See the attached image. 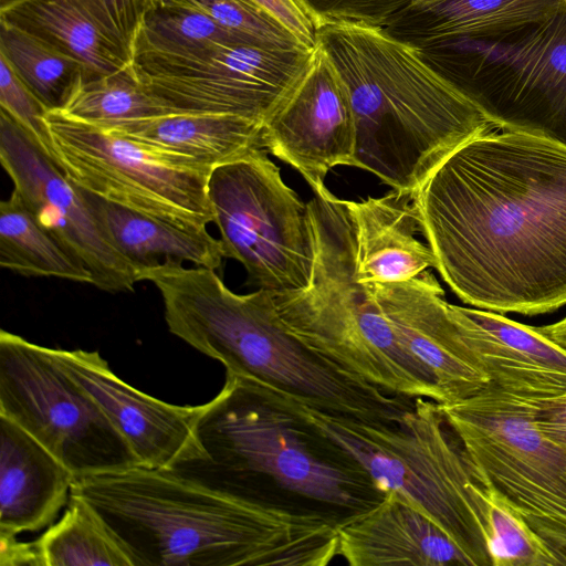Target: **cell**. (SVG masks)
<instances>
[{"mask_svg":"<svg viewBox=\"0 0 566 566\" xmlns=\"http://www.w3.org/2000/svg\"><path fill=\"white\" fill-rule=\"evenodd\" d=\"M345 203L354 226L360 283L402 282L436 268L431 249L416 238L420 224L411 195L392 190Z\"/></svg>","mask_w":566,"mask_h":566,"instance_id":"obj_22","label":"cell"},{"mask_svg":"<svg viewBox=\"0 0 566 566\" xmlns=\"http://www.w3.org/2000/svg\"><path fill=\"white\" fill-rule=\"evenodd\" d=\"M268 153L297 170L313 192L337 166L354 167L356 127L346 83L316 44L305 74L263 123Z\"/></svg>","mask_w":566,"mask_h":566,"instance_id":"obj_15","label":"cell"},{"mask_svg":"<svg viewBox=\"0 0 566 566\" xmlns=\"http://www.w3.org/2000/svg\"><path fill=\"white\" fill-rule=\"evenodd\" d=\"M45 122L52 157L80 188L177 227L213 222L208 197L212 169L62 112H48Z\"/></svg>","mask_w":566,"mask_h":566,"instance_id":"obj_10","label":"cell"},{"mask_svg":"<svg viewBox=\"0 0 566 566\" xmlns=\"http://www.w3.org/2000/svg\"><path fill=\"white\" fill-rule=\"evenodd\" d=\"M231 41L247 40L227 31L195 9L154 0L142 24L135 56L185 54Z\"/></svg>","mask_w":566,"mask_h":566,"instance_id":"obj_31","label":"cell"},{"mask_svg":"<svg viewBox=\"0 0 566 566\" xmlns=\"http://www.w3.org/2000/svg\"><path fill=\"white\" fill-rule=\"evenodd\" d=\"M107 239L139 275L166 263L190 262L217 270L224 251L207 228H181L107 201L83 189Z\"/></svg>","mask_w":566,"mask_h":566,"instance_id":"obj_24","label":"cell"},{"mask_svg":"<svg viewBox=\"0 0 566 566\" xmlns=\"http://www.w3.org/2000/svg\"><path fill=\"white\" fill-rule=\"evenodd\" d=\"M287 398L307 421L350 454L379 490L440 526L472 566L491 565L480 480L437 401L415 398L390 421H365Z\"/></svg>","mask_w":566,"mask_h":566,"instance_id":"obj_7","label":"cell"},{"mask_svg":"<svg viewBox=\"0 0 566 566\" xmlns=\"http://www.w3.org/2000/svg\"><path fill=\"white\" fill-rule=\"evenodd\" d=\"M474 469L480 480L484 503L491 565H565L562 556L532 527L485 473L475 465Z\"/></svg>","mask_w":566,"mask_h":566,"instance_id":"obj_29","label":"cell"},{"mask_svg":"<svg viewBox=\"0 0 566 566\" xmlns=\"http://www.w3.org/2000/svg\"><path fill=\"white\" fill-rule=\"evenodd\" d=\"M0 109L18 122L51 155V138L45 122L46 108L1 56Z\"/></svg>","mask_w":566,"mask_h":566,"instance_id":"obj_33","label":"cell"},{"mask_svg":"<svg viewBox=\"0 0 566 566\" xmlns=\"http://www.w3.org/2000/svg\"><path fill=\"white\" fill-rule=\"evenodd\" d=\"M370 285L403 350L433 377L442 403L465 399L490 384L470 363L459 321L430 271Z\"/></svg>","mask_w":566,"mask_h":566,"instance_id":"obj_17","label":"cell"},{"mask_svg":"<svg viewBox=\"0 0 566 566\" xmlns=\"http://www.w3.org/2000/svg\"><path fill=\"white\" fill-rule=\"evenodd\" d=\"M317 43L347 85L354 167L413 195L463 143L496 128L421 51L360 18L321 13Z\"/></svg>","mask_w":566,"mask_h":566,"instance_id":"obj_4","label":"cell"},{"mask_svg":"<svg viewBox=\"0 0 566 566\" xmlns=\"http://www.w3.org/2000/svg\"><path fill=\"white\" fill-rule=\"evenodd\" d=\"M208 197L224 256L243 265L249 284L272 294L308 286L315 252L307 206L266 150L213 168Z\"/></svg>","mask_w":566,"mask_h":566,"instance_id":"obj_11","label":"cell"},{"mask_svg":"<svg viewBox=\"0 0 566 566\" xmlns=\"http://www.w3.org/2000/svg\"><path fill=\"white\" fill-rule=\"evenodd\" d=\"M0 56L48 112L64 111L86 81L80 62L3 22H0Z\"/></svg>","mask_w":566,"mask_h":566,"instance_id":"obj_27","label":"cell"},{"mask_svg":"<svg viewBox=\"0 0 566 566\" xmlns=\"http://www.w3.org/2000/svg\"><path fill=\"white\" fill-rule=\"evenodd\" d=\"M436 270L467 304L534 316L566 305V146L479 135L412 195Z\"/></svg>","mask_w":566,"mask_h":566,"instance_id":"obj_1","label":"cell"},{"mask_svg":"<svg viewBox=\"0 0 566 566\" xmlns=\"http://www.w3.org/2000/svg\"><path fill=\"white\" fill-rule=\"evenodd\" d=\"M160 292L176 335L219 360L227 373L252 379L298 402L365 421H390L412 403L386 392L308 348L283 323L271 292L231 291L203 266L166 263L144 272Z\"/></svg>","mask_w":566,"mask_h":566,"instance_id":"obj_5","label":"cell"},{"mask_svg":"<svg viewBox=\"0 0 566 566\" xmlns=\"http://www.w3.org/2000/svg\"><path fill=\"white\" fill-rule=\"evenodd\" d=\"M133 566H326L338 555L328 520L224 496L135 467L74 481Z\"/></svg>","mask_w":566,"mask_h":566,"instance_id":"obj_3","label":"cell"},{"mask_svg":"<svg viewBox=\"0 0 566 566\" xmlns=\"http://www.w3.org/2000/svg\"><path fill=\"white\" fill-rule=\"evenodd\" d=\"M538 329L548 338L566 348V317L556 323L541 326Z\"/></svg>","mask_w":566,"mask_h":566,"instance_id":"obj_37","label":"cell"},{"mask_svg":"<svg viewBox=\"0 0 566 566\" xmlns=\"http://www.w3.org/2000/svg\"><path fill=\"white\" fill-rule=\"evenodd\" d=\"M0 161L34 218L91 272L93 285L107 292L134 290L135 269L105 235L83 189L2 109Z\"/></svg>","mask_w":566,"mask_h":566,"instance_id":"obj_14","label":"cell"},{"mask_svg":"<svg viewBox=\"0 0 566 566\" xmlns=\"http://www.w3.org/2000/svg\"><path fill=\"white\" fill-rule=\"evenodd\" d=\"M0 265L24 276L92 284L91 272L39 223L14 189L0 202Z\"/></svg>","mask_w":566,"mask_h":566,"instance_id":"obj_25","label":"cell"},{"mask_svg":"<svg viewBox=\"0 0 566 566\" xmlns=\"http://www.w3.org/2000/svg\"><path fill=\"white\" fill-rule=\"evenodd\" d=\"M537 423L541 430L566 453V399L539 403Z\"/></svg>","mask_w":566,"mask_h":566,"instance_id":"obj_36","label":"cell"},{"mask_svg":"<svg viewBox=\"0 0 566 566\" xmlns=\"http://www.w3.org/2000/svg\"><path fill=\"white\" fill-rule=\"evenodd\" d=\"M340 1H342V0H340ZM340 1H339V3H340Z\"/></svg>","mask_w":566,"mask_h":566,"instance_id":"obj_39","label":"cell"},{"mask_svg":"<svg viewBox=\"0 0 566 566\" xmlns=\"http://www.w3.org/2000/svg\"><path fill=\"white\" fill-rule=\"evenodd\" d=\"M161 1L195 9L227 31L252 43L277 48H305L272 14L253 0Z\"/></svg>","mask_w":566,"mask_h":566,"instance_id":"obj_32","label":"cell"},{"mask_svg":"<svg viewBox=\"0 0 566 566\" xmlns=\"http://www.w3.org/2000/svg\"><path fill=\"white\" fill-rule=\"evenodd\" d=\"M17 536L0 534V565L44 566L38 542H20Z\"/></svg>","mask_w":566,"mask_h":566,"instance_id":"obj_35","label":"cell"},{"mask_svg":"<svg viewBox=\"0 0 566 566\" xmlns=\"http://www.w3.org/2000/svg\"><path fill=\"white\" fill-rule=\"evenodd\" d=\"M451 307L469 360L490 384L537 403L566 399V348L502 314Z\"/></svg>","mask_w":566,"mask_h":566,"instance_id":"obj_19","label":"cell"},{"mask_svg":"<svg viewBox=\"0 0 566 566\" xmlns=\"http://www.w3.org/2000/svg\"><path fill=\"white\" fill-rule=\"evenodd\" d=\"M74 481L54 454L0 415V534L38 532L53 524Z\"/></svg>","mask_w":566,"mask_h":566,"instance_id":"obj_21","label":"cell"},{"mask_svg":"<svg viewBox=\"0 0 566 566\" xmlns=\"http://www.w3.org/2000/svg\"><path fill=\"white\" fill-rule=\"evenodd\" d=\"M337 532L338 555L350 566H472L440 526L390 493Z\"/></svg>","mask_w":566,"mask_h":566,"instance_id":"obj_20","label":"cell"},{"mask_svg":"<svg viewBox=\"0 0 566 566\" xmlns=\"http://www.w3.org/2000/svg\"><path fill=\"white\" fill-rule=\"evenodd\" d=\"M433 1H437V0H409L412 8H418V7H421L423 4H427V3H430Z\"/></svg>","mask_w":566,"mask_h":566,"instance_id":"obj_38","label":"cell"},{"mask_svg":"<svg viewBox=\"0 0 566 566\" xmlns=\"http://www.w3.org/2000/svg\"><path fill=\"white\" fill-rule=\"evenodd\" d=\"M54 355L98 403L142 467L166 470L193 444L200 406L170 405L144 394L117 377L98 352L54 349Z\"/></svg>","mask_w":566,"mask_h":566,"instance_id":"obj_18","label":"cell"},{"mask_svg":"<svg viewBox=\"0 0 566 566\" xmlns=\"http://www.w3.org/2000/svg\"><path fill=\"white\" fill-rule=\"evenodd\" d=\"M253 1L272 14L303 46H316L321 13L308 0Z\"/></svg>","mask_w":566,"mask_h":566,"instance_id":"obj_34","label":"cell"},{"mask_svg":"<svg viewBox=\"0 0 566 566\" xmlns=\"http://www.w3.org/2000/svg\"><path fill=\"white\" fill-rule=\"evenodd\" d=\"M0 415L54 454L75 480L142 467L54 349L0 332Z\"/></svg>","mask_w":566,"mask_h":566,"instance_id":"obj_12","label":"cell"},{"mask_svg":"<svg viewBox=\"0 0 566 566\" xmlns=\"http://www.w3.org/2000/svg\"><path fill=\"white\" fill-rule=\"evenodd\" d=\"M439 407L472 463L566 565V453L538 427L539 403L489 384Z\"/></svg>","mask_w":566,"mask_h":566,"instance_id":"obj_9","label":"cell"},{"mask_svg":"<svg viewBox=\"0 0 566 566\" xmlns=\"http://www.w3.org/2000/svg\"><path fill=\"white\" fill-rule=\"evenodd\" d=\"M62 113L103 128L168 115L140 83L133 65L84 82Z\"/></svg>","mask_w":566,"mask_h":566,"instance_id":"obj_30","label":"cell"},{"mask_svg":"<svg viewBox=\"0 0 566 566\" xmlns=\"http://www.w3.org/2000/svg\"><path fill=\"white\" fill-rule=\"evenodd\" d=\"M36 542L44 566H133L102 518L75 496Z\"/></svg>","mask_w":566,"mask_h":566,"instance_id":"obj_28","label":"cell"},{"mask_svg":"<svg viewBox=\"0 0 566 566\" xmlns=\"http://www.w3.org/2000/svg\"><path fill=\"white\" fill-rule=\"evenodd\" d=\"M314 244L307 287L273 294L287 329L323 357L388 394L443 402L431 374L399 344L370 284L356 275L345 200L327 188L306 202Z\"/></svg>","mask_w":566,"mask_h":566,"instance_id":"obj_6","label":"cell"},{"mask_svg":"<svg viewBox=\"0 0 566 566\" xmlns=\"http://www.w3.org/2000/svg\"><path fill=\"white\" fill-rule=\"evenodd\" d=\"M437 45L440 72L496 128L566 146V3L537 21Z\"/></svg>","mask_w":566,"mask_h":566,"instance_id":"obj_8","label":"cell"},{"mask_svg":"<svg viewBox=\"0 0 566 566\" xmlns=\"http://www.w3.org/2000/svg\"><path fill=\"white\" fill-rule=\"evenodd\" d=\"M154 0H11L0 22L73 57L86 81L134 64L137 38Z\"/></svg>","mask_w":566,"mask_h":566,"instance_id":"obj_16","label":"cell"},{"mask_svg":"<svg viewBox=\"0 0 566 566\" xmlns=\"http://www.w3.org/2000/svg\"><path fill=\"white\" fill-rule=\"evenodd\" d=\"M106 129L208 169L266 150L263 124L233 115L168 114Z\"/></svg>","mask_w":566,"mask_h":566,"instance_id":"obj_23","label":"cell"},{"mask_svg":"<svg viewBox=\"0 0 566 566\" xmlns=\"http://www.w3.org/2000/svg\"><path fill=\"white\" fill-rule=\"evenodd\" d=\"M566 0H437L416 9L424 13V38L433 44L479 38L544 19Z\"/></svg>","mask_w":566,"mask_h":566,"instance_id":"obj_26","label":"cell"},{"mask_svg":"<svg viewBox=\"0 0 566 566\" xmlns=\"http://www.w3.org/2000/svg\"><path fill=\"white\" fill-rule=\"evenodd\" d=\"M314 49L231 41L185 54H138L133 66L167 114L233 115L263 124L305 74Z\"/></svg>","mask_w":566,"mask_h":566,"instance_id":"obj_13","label":"cell"},{"mask_svg":"<svg viewBox=\"0 0 566 566\" xmlns=\"http://www.w3.org/2000/svg\"><path fill=\"white\" fill-rule=\"evenodd\" d=\"M191 448L174 476L239 501L321 516L338 528L385 497L367 471L292 405L252 379L227 373L200 405Z\"/></svg>","mask_w":566,"mask_h":566,"instance_id":"obj_2","label":"cell"}]
</instances>
